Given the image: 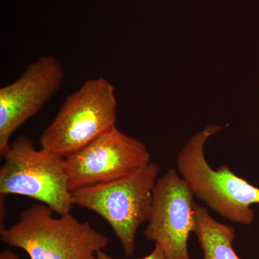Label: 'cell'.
Wrapping results in <instances>:
<instances>
[{
	"label": "cell",
	"instance_id": "obj_6",
	"mask_svg": "<svg viewBox=\"0 0 259 259\" xmlns=\"http://www.w3.org/2000/svg\"><path fill=\"white\" fill-rule=\"evenodd\" d=\"M151 163L146 144L117 127L65 157L70 190L128 177Z\"/></svg>",
	"mask_w": 259,
	"mask_h": 259
},
{
	"label": "cell",
	"instance_id": "obj_10",
	"mask_svg": "<svg viewBox=\"0 0 259 259\" xmlns=\"http://www.w3.org/2000/svg\"><path fill=\"white\" fill-rule=\"evenodd\" d=\"M97 259H116L112 258L110 255H107L106 253L101 250V251L98 252L97 254ZM139 259H168L166 258V255H165L164 252L162 250L161 247L159 245L155 244L154 249L151 252L150 254L146 255L144 258Z\"/></svg>",
	"mask_w": 259,
	"mask_h": 259
},
{
	"label": "cell",
	"instance_id": "obj_3",
	"mask_svg": "<svg viewBox=\"0 0 259 259\" xmlns=\"http://www.w3.org/2000/svg\"><path fill=\"white\" fill-rule=\"evenodd\" d=\"M160 171L159 165L151 162L128 177L73 191V202L106 221L126 256H131L139 227L151 218L153 190Z\"/></svg>",
	"mask_w": 259,
	"mask_h": 259
},
{
	"label": "cell",
	"instance_id": "obj_9",
	"mask_svg": "<svg viewBox=\"0 0 259 259\" xmlns=\"http://www.w3.org/2000/svg\"><path fill=\"white\" fill-rule=\"evenodd\" d=\"M196 228L202 259H241L233 246L236 230L233 226L216 221L207 208L195 204Z\"/></svg>",
	"mask_w": 259,
	"mask_h": 259
},
{
	"label": "cell",
	"instance_id": "obj_1",
	"mask_svg": "<svg viewBox=\"0 0 259 259\" xmlns=\"http://www.w3.org/2000/svg\"><path fill=\"white\" fill-rule=\"evenodd\" d=\"M47 204H33L20 213L18 222L0 230L3 243L23 249L30 259H97L110 240L71 212L54 217Z\"/></svg>",
	"mask_w": 259,
	"mask_h": 259
},
{
	"label": "cell",
	"instance_id": "obj_8",
	"mask_svg": "<svg viewBox=\"0 0 259 259\" xmlns=\"http://www.w3.org/2000/svg\"><path fill=\"white\" fill-rule=\"evenodd\" d=\"M64 70L56 56H40L21 76L0 88V154L9 151L17 130L34 117L62 86Z\"/></svg>",
	"mask_w": 259,
	"mask_h": 259
},
{
	"label": "cell",
	"instance_id": "obj_4",
	"mask_svg": "<svg viewBox=\"0 0 259 259\" xmlns=\"http://www.w3.org/2000/svg\"><path fill=\"white\" fill-rule=\"evenodd\" d=\"M115 88L104 77L87 80L63 102L40 137V148L66 157L116 127Z\"/></svg>",
	"mask_w": 259,
	"mask_h": 259
},
{
	"label": "cell",
	"instance_id": "obj_7",
	"mask_svg": "<svg viewBox=\"0 0 259 259\" xmlns=\"http://www.w3.org/2000/svg\"><path fill=\"white\" fill-rule=\"evenodd\" d=\"M194 197L175 168L156 181L151 218L144 233L161 247L168 259H191L188 241L196 228Z\"/></svg>",
	"mask_w": 259,
	"mask_h": 259
},
{
	"label": "cell",
	"instance_id": "obj_5",
	"mask_svg": "<svg viewBox=\"0 0 259 259\" xmlns=\"http://www.w3.org/2000/svg\"><path fill=\"white\" fill-rule=\"evenodd\" d=\"M3 159L0 194L30 197L59 215L71 212L74 204L64 157L37 150L32 139L20 136L10 144Z\"/></svg>",
	"mask_w": 259,
	"mask_h": 259
},
{
	"label": "cell",
	"instance_id": "obj_11",
	"mask_svg": "<svg viewBox=\"0 0 259 259\" xmlns=\"http://www.w3.org/2000/svg\"><path fill=\"white\" fill-rule=\"evenodd\" d=\"M0 259H21L13 250L7 249L0 253Z\"/></svg>",
	"mask_w": 259,
	"mask_h": 259
},
{
	"label": "cell",
	"instance_id": "obj_2",
	"mask_svg": "<svg viewBox=\"0 0 259 259\" xmlns=\"http://www.w3.org/2000/svg\"><path fill=\"white\" fill-rule=\"evenodd\" d=\"M221 126L209 125L189 139L177 157V171L197 198L233 223L254 222L253 204H259V188L235 175L228 165L212 169L204 155L205 143Z\"/></svg>",
	"mask_w": 259,
	"mask_h": 259
}]
</instances>
